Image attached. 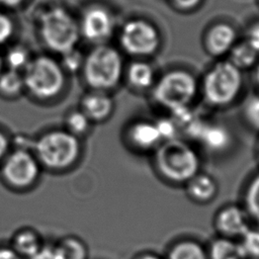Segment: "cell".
Masks as SVG:
<instances>
[{"instance_id":"6da1fadb","label":"cell","mask_w":259,"mask_h":259,"mask_svg":"<svg viewBox=\"0 0 259 259\" xmlns=\"http://www.w3.org/2000/svg\"><path fill=\"white\" fill-rule=\"evenodd\" d=\"M152 155L157 174L170 184L185 185L201 171L199 151L184 138L162 142Z\"/></svg>"},{"instance_id":"7a4b0ae2","label":"cell","mask_w":259,"mask_h":259,"mask_svg":"<svg viewBox=\"0 0 259 259\" xmlns=\"http://www.w3.org/2000/svg\"><path fill=\"white\" fill-rule=\"evenodd\" d=\"M244 87L243 72L227 59H220L199 80V95L207 106L225 109L241 98Z\"/></svg>"},{"instance_id":"3957f363","label":"cell","mask_w":259,"mask_h":259,"mask_svg":"<svg viewBox=\"0 0 259 259\" xmlns=\"http://www.w3.org/2000/svg\"><path fill=\"white\" fill-rule=\"evenodd\" d=\"M150 96L152 102L167 113L190 108L199 96V80L187 69H169L157 78Z\"/></svg>"},{"instance_id":"277c9868","label":"cell","mask_w":259,"mask_h":259,"mask_svg":"<svg viewBox=\"0 0 259 259\" xmlns=\"http://www.w3.org/2000/svg\"><path fill=\"white\" fill-rule=\"evenodd\" d=\"M124 68L120 50L103 44L93 46L84 56L81 73L89 90L111 93L123 81Z\"/></svg>"},{"instance_id":"5b68a950","label":"cell","mask_w":259,"mask_h":259,"mask_svg":"<svg viewBox=\"0 0 259 259\" xmlns=\"http://www.w3.org/2000/svg\"><path fill=\"white\" fill-rule=\"evenodd\" d=\"M32 153L40 166L53 171H62L78 162L82 144L79 138L66 130H53L34 140Z\"/></svg>"},{"instance_id":"8992f818","label":"cell","mask_w":259,"mask_h":259,"mask_svg":"<svg viewBox=\"0 0 259 259\" xmlns=\"http://www.w3.org/2000/svg\"><path fill=\"white\" fill-rule=\"evenodd\" d=\"M24 89L39 101H50L66 87V73L60 62L49 56L31 58L22 72Z\"/></svg>"},{"instance_id":"52a82bcc","label":"cell","mask_w":259,"mask_h":259,"mask_svg":"<svg viewBox=\"0 0 259 259\" xmlns=\"http://www.w3.org/2000/svg\"><path fill=\"white\" fill-rule=\"evenodd\" d=\"M38 29L46 48L61 56L76 49L81 37L78 21L67 9L59 6L41 14Z\"/></svg>"},{"instance_id":"ba28073f","label":"cell","mask_w":259,"mask_h":259,"mask_svg":"<svg viewBox=\"0 0 259 259\" xmlns=\"http://www.w3.org/2000/svg\"><path fill=\"white\" fill-rule=\"evenodd\" d=\"M119 49L133 59L153 57L161 47V34L158 27L144 18H132L125 21L118 33Z\"/></svg>"},{"instance_id":"9c48e42d","label":"cell","mask_w":259,"mask_h":259,"mask_svg":"<svg viewBox=\"0 0 259 259\" xmlns=\"http://www.w3.org/2000/svg\"><path fill=\"white\" fill-rule=\"evenodd\" d=\"M40 167L32 151L14 149L1 162L0 172L8 186L24 190L37 181Z\"/></svg>"},{"instance_id":"30bf717a","label":"cell","mask_w":259,"mask_h":259,"mask_svg":"<svg viewBox=\"0 0 259 259\" xmlns=\"http://www.w3.org/2000/svg\"><path fill=\"white\" fill-rule=\"evenodd\" d=\"M183 135L184 139L197 142L212 154L225 153L233 144V135L226 124L198 115L194 116Z\"/></svg>"},{"instance_id":"8fae6325","label":"cell","mask_w":259,"mask_h":259,"mask_svg":"<svg viewBox=\"0 0 259 259\" xmlns=\"http://www.w3.org/2000/svg\"><path fill=\"white\" fill-rule=\"evenodd\" d=\"M78 23L81 37L93 46L108 44L116 26L112 11L101 4L88 6Z\"/></svg>"},{"instance_id":"7c38bea8","label":"cell","mask_w":259,"mask_h":259,"mask_svg":"<svg viewBox=\"0 0 259 259\" xmlns=\"http://www.w3.org/2000/svg\"><path fill=\"white\" fill-rule=\"evenodd\" d=\"M126 147L136 153H153L163 142L156 120L136 118L130 121L122 134Z\"/></svg>"},{"instance_id":"4fadbf2b","label":"cell","mask_w":259,"mask_h":259,"mask_svg":"<svg viewBox=\"0 0 259 259\" xmlns=\"http://www.w3.org/2000/svg\"><path fill=\"white\" fill-rule=\"evenodd\" d=\"M252 222L241 204H227L214 214L213 228L218 236L240 240L252 227Z\"/></svg>"},{"instance_id":"5bb4252c","label":"cell","mask_w":259,"mask_h":259,"mask_svg":"<svg viewBox=\"0 0 259 259\" xmlns=\"http://www.w3.org/2000/svg\"><path fill=\"white\" fill-rule=\"evenodd\" d=\"M237 41L238 33L233 25L226 22H217L204 32L202 46L208 56L220 60L228 56Z\"/></svg>"},{"instance_id":"9a60e30c","label":"cell","mask_w":259,"mask_h":259,"mask_svg":"<svg viewBox=\"0 0 259 259\" xmlns=\"http://www.w3.org/2000/svg\"><path fill=\"white\" fill-rule=\"evenodd\" d=\"M114 99L108 92L89 90L80 100L79 109L94 123L106 121L113 114Z\"/></svg>"},{"instance_id":"2e32d148","label":"cell","mask_w":259,"mask_h":259,"mask_svg":"<svg viewBox=\"0 0 259 259\" xmlns=\"http://www.w3.org/2000/svg\"><path fill=\"white\" fill-rule=\"evenodd\" d=\"M156 70L145 59H134L124 68L123 81L135 92H150L157 80Z\"/></svg>"},{"instance_id":"e0dca14e","label":"cell","mask_w":259,"mask_h":259,"mask_svg":"<svg viewBox=\"0 0 259 259\" xmlns=\"http://www.w3.org/2000/svg\"><path fill=\"white\" fill-rule=\"evenodd\" d=\"M185 190L192 201L204 204L215 198L219 192V184L213 176L200 171L185 184Z\"/></svg>"},{"instance_id":"ac0fdd59","label":"cell","mask_w":259,"mask_h":259,"mask_svg":"<svg viewBox=\"0 0 259 259\" xmlns=\"http://www.w3.org/2000/svg\"><path fill=\"white\" fill-rule=\"evenodd\" d=\"M207 259H246L247 256L239 240L218 236L206 248Z\"/></svg>"},{"instance_id":"d6986e66","label":"cell","mask_w":259,"mask_h":259,"mask_svg":"<svg viewBox=\"0 0 259 259\" xmlns=\"http://www.w3.org/2000/svg\"><path fill=\"white\" fill-rule=\"evenodd\" d=\"M44 246L38 233L31 229H22L14 234L10 247L22 258L28 259L37 253Z\"/></svg>"},{"instance_id":"ffe728a7","label":"cell","mask_w":259,"mask_h":259,"mask_svg":"<svg viewBox=\"0 0 259 259\" xmlns=\"http://www.w3.org/2000/svg\"><path fill=\"white\" fill-rule=\"evenodd\" d=\"M164 259H207L206 248L193 239H180L168 249Z\"/></svg>"},{"instance_id":"44dd1931","label":"cell","mask_w":259,"mask_h":259,"mask_svg":"<svg viewBox=\"0 0 259 259\" xmlns=\"http://www.w3.org/2000/svg\"><path fill=\"white\" fill-rule=\"evenodd\" d=\"M227 57V60L242 72L254 69L259 62V53L246 39L238 40Z\"/></svg>"},{"instance_id":"7402d4cb","label":"cell","mask_w":259,"mask_h":259,"mask_svg":"<svg viewBox=\"0 0 259 259\" xmlns=\"http://www.w3.org/2000/svg\"><path fill=\"white\" fill-rule=\"evenodd\" d=\"M242 205L252 224L259 228V171L252 175L246 183L243 190Z\"/></svg>"},{"instance_id":"603a6c76","label":"cell","mask_w":259,"mask_h":259,"mask_svg":"<svg viewBox=\"0 0 259 259\" xmlns=\"http://www.w3.org/2000/svg\"><path fill=\"white\" fill-rule=\"evenodd\" d=\"M55 246L62 259H88L86 244L76 236H66Z\"/></svg>"},{"instance_id":"cb8c5ba5","label":"cell","mask_w":259,"mask_h":259,"mask_svg":"<svg viewBox=\"0 0 259 259\" xmlns=\"http://www.w3.org/2000/svg\"><path fill=\"white\" fill-rule=\"evenodd\" d=\"M24 90L22 73L7 69L0 74V95L6 98H16Z\"/></svg>"},{"instance_id":"d4e9b609","label":"cell","mask_w":259,"mask_h":259,"mask_svg":"<svg viewBox=\"0 0 259 259\" xmlns=\"http://www.w3.org/2000/svg\"><path fill=\"white\" fill-rule=\"evenodd\" d=\"M92 125L93 123L90 119L79 108H77L71 110L66 115L64 130L80 139L90 132Z\"/></svg>"},{"instance_id":"484cf974","label":"cell","mask_w":259,"mask_h":259,"mask_svg":"<svg viewBox=\"0 0 259 259\" xmlns=\"http://www.w3.org/2000/svg\"><path fill=\"white\" fill-rule=\"evenodd\" d=\"M3 60L4 65L5 67H7V69L22 73L28 65V63L30 62L31 58L26 50H24L23 48L16 47L9 50L5 58H3Z\"/></svg>"},{"instance_id":"4316f807","label":"cell","mask_w":259,"mask_h":259,"mask_svg":"<svg viewBox=\"0 0 259 259\" xmlns=\"http://www.w3.org/2000/svg\"><path fill=\"white\" fill-rule=\"evenodd\" d=\"M243 117L250 127L259 133V93L250 97L245 103Z\"/></svg>"},{"instance_id":"83f0119b","label":"cell","mask_w":259,"mask_h":259,"mask_svg":"<svg viewBox=\"0 0 259 259\" xmlns=\"http://www.w3.org/2000/svg\"><path fill=\"white\" fill-rule=\"evenodd\" d=\"M239 241L247 258L259 259V228H251Z\"/></svg>"},{"instance_id":"f1b7e54d","label":"cell","mask_w":259,"mask_h":259,"mask_svg":"<svg viewBox=\"0 0 259 259\" xmlns=\"http://www.w3.org/2000/svg\"><path fill=\"white\" fill-rule=\"evenodd\" d=\"M83 61L84 56L77 51V49H74L71 52L62 55V61L60 64L65 73H77L81 72Z\"/></svg>"},{"instance_id":"f546056e","label":"cell","mask_w":259,"mask_h":259,"mask_svg":"<svg viewBox=\"0 0 259 259\" xmlns=\"http://www.w3.org/2000/svg\"><path fill=\"white\" fill-rule=\"evenodd\" d=\"M14 31V24L12 19L0 12V45L5 44L10 39Z\"/></svg>"},{"instance_id":"4dcf8cb0","label":"cell","mask_w":259,"mask_h":259,"mask_svg":"<svg viewBox=\"0 0 259 259\" xmlns=\"http://www.w3.org/2000/svg\"><path fill=\"white\" fill-rule=\"evenodd\" d=\"M169 3L178 11L190 12L195 10L203 0H168Z\"/></svg>"},{"instance_id":"1f68e13d","label":"cell","mask_w":259,"mask_h":259,"mask_svg":"<svg viewBox=\"0 0 259 259\" xmlns=\"http://www.w3.org/2000/svg\"><path fill=\"white\" fill-rule=\"evenodd\" d=\"M28 259H62L57 247L44 245L41 249Z\"/></svg>"},{"instance_id":"d6a6232c","label":"cell","mask_w":259,"mask_h":259,"mask_svg":"<svg viewBox=\"0 0 259 259\" xmlns=\"http://www.w3.org/2000/svg\"><path fill=\"white\" fill-rule=\"evenodd\" d=\"M244 39H246L259 53V21L249 26Z\"/></svg>"},{"instance_id":"836d02e7","label":"cell","mask_w":259,"mask_h":259,"mask_svg":"<svg viewBox=\"0 0 259 259\" xmlns=\"http://www.w3.org/2000/svg\"><path fill=\"white\" fill-rule=\"evenodd\" d=\"M11 147V141L4 134V132L0 131V164L6 155L9 153V149Z\"/></svg>"},{"instance_id":"e575fe53","label":"cell","mask_w":259,"mask_h":259,"mask_svg":"<svg viewBox=\"0 0 259 259\" xmlns=\"http://www.w3.org/2000/svg\"><path fill=\"white\" fill-rule=\"evenodd\" d=\"M0 259H22L10 246L0 247Z\"/></svg>"},{"instance_id":"d590c367","label":"cell","mask_w":259,"mask_h":259,"mask_svg":"<svg viewBox=\"0 0 259 259\" xmlns=\"http://www.w3.org/2000/svg\"><path fill=\"white\" fill-rule=\"evenodd\" d=\"M134 259H164L156 253L153 252H143L134 257Z\"/></svg>"},{"instance_id":"8d00e7d4","label":"cell","mask_w":259,"mask_h":259,"mask_svg":"<svg viewBox=\"0 0 259 259\" xmlns=\"http://www.w3.org/2000/svg\"><path fill=\"white\" fill-rule=\"evenodd\" d=\"M25 0H0V4L6 7H17L21 5Z\"/></svg>"},{"instance_id":"74e56055","label":"cell","mask_w":259,"mask_h":259,"mask_svg":"<svg viewBox=\"0 0 259 259\" xmlns=\"http://www.w3.org/2000/svg\"><path fill=\"white\" fill-rule=\"evenodd\" d=\"M254 83L257 88V93H259V62L254 67Z\"/></svg>"},{"instance_id":"f35d334b","label":"cell","mask_w":259,"mask_h":259,"mask_svg":"<svg viewBox=\"0 0 259 259\" xmlns=\"http://www.w3.org/2000/svg\"><path fill=\"white\" fill-rule=\"evenodd\" d=\"M4 67H5L4 60H3V57L0 55V74L4 71Z\"/></svg>"},{"instance_id":"ab89813d","label":"cell","mask_w":259,"mask_h":259,"mask_svg":"<svg viewBox=\"0 0 259 259\" xmlns=\"http://www.w3.org/2000/svg\"><path fill=\"white\" fill-rule=\"evenodd\" d=\"M256 156H257V159H258V161H259V141H258L257 148H256Z\"/></svg>"}]
</instances>
